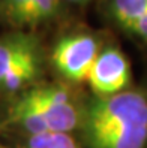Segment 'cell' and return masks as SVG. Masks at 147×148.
<instances>
[{"instance_id":"1","label":"cell","mask_w":147,"mask_h":148,"mask_svg":"<svg viewBox=\"0 0 147 148\" xmlns=\"http://www.w3.org/2000/svg\"><path fill=\"white\" fill-rule=\"evenodd\" d=\"M80 132L86 148H146L147 97L137 90L95 96L83 108Z\"/></svg>"},{"instance_id":"2","label":"cell","mask_w":147,"mask_h":148,"mask_svg":"<svg viewBox=\"0 0 147 148\" xmlns=\"http://www.w3.org/2000/svg\"><path fill=\"white\" fill-rule=\"evenodd\" d=\"M83 108L71 88L60 84H36L18 94L8 109L5 126L24 136L72 133L80 129Z\"/></svg>"},{"instance_id":"3","label":"cell","mask_w":147,"mask_h":148,"mask_svg":"<svg viewBox=\"0 0 147 148\" xmlns=\"http://www.w3.org/2000/svg\"><path fill=\"white\" fill-rule=\"evenodd\" d=\"M42 49L30 33L15 32L0 38V94H21L39 84Z\"/></svg>"},{"instance_id":"4","label":"cell","mask_w":147,"mask_h":148,"mask_svg":"<svg viewBox=\"0 0 147 148\" xmlns=\"http://www.w3.org/2000/svg\"><path fill=\"white\" fill-rule=\"evenodd\" d=\"M101 53L98 39L89 33L66 34L51 49V64L65 81L87 82L95 60Z\"/></svg>"},{"instance_id":"5","label":"cell","mask_w":147,"mask_h":148,"mask_svg":"<svg viewBox=\"0 0 147 148\" xmlns=\"http://www.w3.org/2000/svg\"><path fill=\"white\" fill-rule=\"evenodd\" d=\"M87 84L96 97H110L129 90L131 64L116 47L102 48L89 73Z\"/></svg>"},{"instance_id":"6","label":"cell","mask_w":147,"mask_h":148,"mask_svg":"<svg viewBox=\"0 0 147 148\" xmlns=\"http://www.w3.org/2000/svg\"><path fill=\"white\" fill-rule=\"evenodd\" d=\"M62 0H0V15L18 29H33L59 15Z\"/></svg>"},{"instance_id":"7","label":"cell","mask_w":147,"mask_h":148,"mask_svg":"<svg viewBox=\"0 0 147 148\" xmlns=\"http://www.w3.org/2000/svg\"><path fill=\"white\" fill-rule=\"evenodd\" d=\"M110 12L122 27L128 29L147 12V0H111Z\"/></svg>"},{"instance_id":"8","label":"cell","mask_w":147,"mask_h":148,"mask_svg":"<svg viewBox=\"0 0 147 148\" xmlns=\"http://www.w3.org/2000/svg\"><path fill=\"white\" fill-rule=\"evenodd\" d=\"M17 148H81L71 133H45L24 136Z\"/></svg>"},{"instance_id":"9","label":"cell","mask_w":147,"mask_h":148,"mask_svg":"<svg viewBox=\"0 0 147 148\" xmlns=\"http://www.w3.org/2000/svg\"><path fill=\"white\" fill-rule=\"evenodd\" d=\"M126 30L137 34V36L141 38L143 40H147V12L143 16H140L137 21H134Z\"/></svg>"},{"instance_id":"10","label":"cell","mask_w":147,"mask_h":148,"mask_svg":"<svg viewBox=\"0 0 147 148\" xmlns=\"http://www.w3.org/2000/svg\"><path fill=\"white\" fill-rule=\"evenodd\" d=\"M66 2H71V3H84L87 0H66Z\"/></svg>"},{"instance_id":"11","label":"cell","mask_w":147,"mask_h":148,"mask_svg":"<svg viewBox=\"0 0 147 148\" xmlns=\"http://www.w3.org/2000/svg\"><path fill=\"white\" fill-rule=\"evenodd\" d=\"M0 148H8V147H5V145H3L2 142H0Z\"/></svg>"}]
</instances>
